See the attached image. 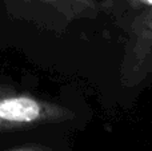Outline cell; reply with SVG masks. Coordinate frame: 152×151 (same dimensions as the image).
<instances>
[{
	"mask_svg": "<svg viewBox=\"0 0 152 151\" xmlns=\"http://www.w3.org/2000/svg\"><path fill=\"white\" fill-rule=\"evenodd\" d=\"M67 107L24 94L0 95V130H21L47 123L71 120Z\"/></svg>",
	"mask_w": 152,
	"mask_h": 151,
	"instance_id": "1",
	"label": "cell"
},
{
	"mask_svg": "<svg viewBox=\"0 0 152 151\" xmlns=\"http://www.w3.org/2000/svg\"><path fill=\"white\" fill-rule=\"evenodd\" d=\"M152 64V10L134 23L132 39L127 50L123 79L126 86H136L145 78Z\"/></svg>",
	"mask_w": 152,
	"mask_h": 151,
	"instance_id": "2",
	"label": "cell"
},
{
	"mask_svg": "<svg viewBox=\"0 0 152 151\" xmlns=\"http://www.w3.org/2000/svg\"><path fill=\"white\" fill-rule=\"evenodd\" d=\"M69 16H92L96 12L95 0H44Z\"/></svg>",
	"mask_w": 152,
	"mask_h": 151,
	"instance_id": "3",
	"label": "cell"
},
{
	"mask_svg": "<svg viewBox=\"0 0 152 151\" xmlns=\"http://www.w3.org/2000/svg\"><path fill=\"white\" fill-rule=\"evenodd\" d=\"M139 3L145 7H152V0H139Z\"/></svg>",
	"mask_w": 152,
	"mask_h": 151,
	"instance_id": "4",
	"label": "cell"
}]
</instances>
